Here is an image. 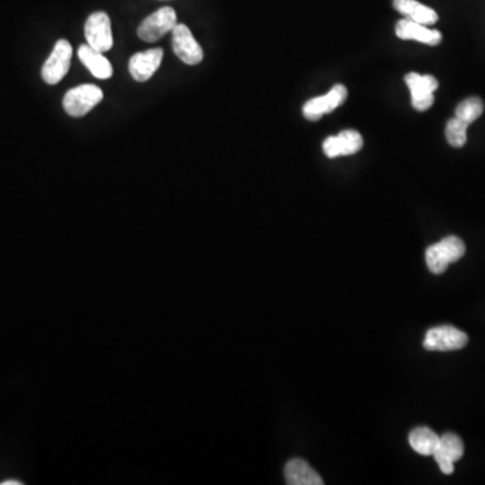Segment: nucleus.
<instances>
[{"instance_id": "nucleus-2", "label": "nucleus", "mask_w": 485, "mask_h": 485, "mask_svg": "<svg viewBox=\"0 0 485 485\" xmlns=\"http://www.w3.org/2000/svg\"><path fill=\"white\" fill-rule=\"evenodd\" d=\"M103 90L96 85H80L66 92L64 96L63 106L71 116L81 117L89 114L103 100Z\"/></svg>"}, {"instance_id": "nucleus-5", "label": "nucleus", "mask_w": 485, "mask_h": 485, "mask_svg": "<svg viewBox=\"0 0 485 485\" xmlns=\"http://www.w3.org/2000/svg\"><path fill=\"white\" fill-rule=\"evenodd\" d=\"M84 33L88 45L98 52H109L114 47L111 20L106 13L98 12L90 14L85 22Z\"/></svg>"}, {"instance_id": "nucleus-15", "label": "nucleus", "mask_w": 485, "mask_h": 485, "mask_svg": "<svg viewBox=\"0 0 485 485\" xmlns=\"http://www.w3.org/2000/svg\"><path fill=\"white\" fill-rule=\"evenodd\" d=\"M394 9L406 20L421 25L430 26L438 21V15L433 9L420 4L417 0H394Z\"/></svg>"}, {"instance_id": "nucleus-11", "label": "nucleus", "mask_w": 485, "mask_h": 485, "mask_svg": "<svg viewBox=\"0 0 485 485\" xmlns=\"http://www.w3.org/2000/svg\"><path fill=\"white\" fill-rule=\"evenodd\" d=\"M464 455V444L460 437L447 433L439 437L438 447L434 452V460L438 464L442 473L452 474L455 472V463Z\"/></svg>"}, {"instance_id": "nucleus-13", "label": "nucleus", "mask_w": 485, "mask_h": 485, "mask_svg": "<svg viewBox=\"0 0 485 485\" xmlns=\"http://www.w3.org/2000/svg\"><path fill=\"white\" fill-rule=\"evenodd\" d=\"M396 33L398 38L406 39V41L413 39V41H418L421 44L429 45V47H437L442 42V34L438 30H433L428 26L413 22L406 18L396 23Z\"/></svg>"}, {"instance_id": "nucleus-20", "label": "nucleus", "mask_w": 485, "mask_h": 485, "mask_svg": "<svg viewBox=\"0 0 485 485\" xmlns=\"http://www.w3.org/2000/svg\"><path fill=\"white\" fill-rule=\"evenodd\" d=\"M0 485H22V482L21 481H4L2 482Z\"/></svg>"}, {"instance_id": "nucleus-14", "label": "nucleus", "mask_w": 485, "mask_h": 485, "mask_svg": "<svg viewBox=\"0 0 485 485\" xmlns=\"http://www.w3.org/2000/svg\"><path fill=\"white\" fill-rule=\"evenodd\" d=\"M285 477L290 485H322L324 480L302 458H293L285 466Z\"/></svg>"}, {"instance_id": "nucleus-17", "label": "nucleus", "mask_w": 485, "mask_h": 485, "mask_svg": "<svg viewBox=\"0 0 485 485\" xmlns=\"http://www.w3.org/2000/svg\"><path fill=\"white\" fill-rule=\"evenodd\" d=\"M410 447L422 455H433L438 447L439 436L431 429L421 426L414 429L409 436Z\"/></svg>"}, {"instance_id": "nucleus-10", "label": "nucleus", "mask_w": 485, "mask_h": 485, "mask_svg": "<svg viewBox=\"0 0 485 485\" xmlns=\"http://www.w3.org/2000/svg\"><path fill=\"white\" fill-rule=\"evenodd\" d=\"M362 137L354 130H345L338 135L328 137L322 143V150L328 158H337L341 156H353L362 149Z\"/></svg>"}, {"instance_id": "nucleus-16", "label": "nucleus", "mask_w": 485, "mask_h": 485, "mask_svg": "<svg viewBox=\"0 0 485 485\" xmlns=\"http://www.w3.org/2000/svg\"><path fill=\"white\" fill-rule=\"evenodd\" d=\"M79 58L90 73L98 80H106L114 74L111 63L104 57L103 53L90 47L89 45H82L79 49Z\"/></svg>"}, {"instance_id": "nucleus-8", "label": "nucleus", "mask_w": 485, "mask_h": 485, "mask_svg": "<svg viewBox=\"0 0 485 485\" xmlns=\"http://www.w3.org/2000/svg\"><path fill=\"white\" fill-rule=\"evenodd\" d=\"M410 93L412 104L417 111H428L434 104V92L438 88L436 77L430 74L409 73L404 77Z\"/></svg>"}, {"instance_id": "nucleus-7", "label": "nucleus", "mask_w": 485, "mask_h": 485, "mask_svg": "<svg viewBox=\"0 0 485 485\" xmlns=\"http://www.w3.org/2000/svg\"><path fill=\"white\" fill-rule=\"evenodd\" d=\"M346 98H348L346 88L341 84L335 85L327 95L319 96V98L306 101L302 108L303 116L311 120V122H317L324 115L330 114L338 106H343Z\"/></svg>"}, {"instance_id": "nucleus-1", "label": "nucleus", "mask_w": 485, "mask_h": 485, "mask_svg": "<svg viewBox=\"0 0 485 485\" xmlns=\"http://www.w3.org/2000/svg\"><path fill=\"white\" fill-rule=\"evenodd\" d=\"M465 244L457 236H447L426 250V265L431 273L439 276L450 263L457 262L465 255Z\"/></svg>"}, {"instance_id": "nucleus-4", "label": "nucleus", "mask_w": 485, "mask_h": 485, "mask_svg": "<svg viewBox=\"0 0 485 485\" xmlns=\"http://www.w3.org/2000/svg\"><path fill=\"white\" fill-rule=\"evenodd\" d=\"M468 344V336L463 330L450 325L431 328L426 333L423 348L428 351H458Z\"/></svg>"}, {"instance_id": "nucleus-18", "label": "nucleus", "mask_w": 485, "mask_h": 485, "mask_svg": "<svg viewBox=\"0 0 485 485\" xmlns=\"http://www.w3.org/2000/svg\"><path fill=\"white\" fill-rule=\"evenodd\" d=\"M484 112V103L480 98H469L461 101L455 108V117L465 123L472 124L476 122Z\"/></svg>"}, {"instance_id": "nucleus-19", "label": "nucleus", "mask_w": 485, "mask_h": 485, "mask_svg": "<svg viewBox=\"0 0 485 485\" xmlns=\"http://www.w3.org/2000/svg\"><path fill=\"white\" fill-rule=\"evenodd\" d=\"M469 124L458 119V117H453L447 122V129H445V135H447V143L452 148L460 149L465 146L466 140H468Z\"/></svg>"}, {"instance_id": "nucleus-3", "label": "nucleus", "mask_w": 485, "mask_h": 485, "mask_svg": "<svg viewBox=\"0 0 485 485\" xmlns=\"http://www.w3.org/2000/svg\"><path fill=\"white\" fill-rule=\"evenodd\" d=\"M175 25H177V14L174 10L172 7H162L140 23L138 28V37L143 41L153 44L173 31Z\"/></svg>"}, {"instance_id": "nucleus-12", "label": "nucleus", "mask_w": 485, "mask_h": 485, "mask_svg": "<svg viewBox=\"0 0 485 485\" xmlns=\"http://www.w3.org/2000/svg\"><path fill=\"white\" fill-rule=\"evenodd\" d=\"M164 58V50L161 47L137 53L130 60L129 69L135 81H149L154 76Z\"/></svg>"}, {"instance_id": "nucleus-6", "label": "nucleus", "mask_w": 485, "mask_h": 485, "mask_svg": "<svg viewBox=\"0 0 485 485\" xmlns=\"http://www.w3.org/2000/svg\"><path fill=\"white\" fill-rule=\"evenodd\" d=\"M73 49L66 39H60L55 44L52 55L42 66V79L50 85L58 84L71 68Z\"/></svg>"}, {"instance_id": "nucleus-9", "label": "nucleus", "mask_w": 485, "mask_h": 485, "mask_svg": "<svg viewBox=\"0 0 485 485\" xmlns=\"http://www.w3.org/2000/svg\"><path fill=\"white\" fill-rule=\"evenodd\" d=\"M172 34L175 55L186 65H199L204 58V52L188 26L177 23Z\"/></svg>"}]
</instances>
